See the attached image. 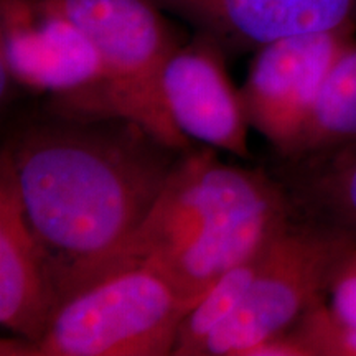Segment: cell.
<instances>
[{"mask_svg":"<svg viewBox=\"0 0 356 356\" xmlns=\"http://www.w3.org/2000/svg\"><path fill=\"white\" fill-rule=\"evenodd\" d=\"M186 152L127 115L51 102L8 129L0 163L12 173L60 307L118 273Z\"/></svg>","mask_w":356,"mask_h":356,"instance_id":"obj_1","label":"cell"},{"mask_svg":"<svg viewBox=\"0 0 356 356\" xmlns=\"http://www.w3.org/2000/svg\"><path fill=\"white\" fill-rule=\"evenodd\" d=\"M191 305L165 275L132 266L61 304L37 340L2 338V356H172Z\"/></svg>","mask_w":356,"mask_h":356,"instance_id":"obj_2","label":"cell"},{"mask_svg":"<svg viewBox=\"0 0 356 356\" xmlns=\"http://www.w3.org/2000/svg\"><path fill=\"white\" fill-rule=\"evenodd\" d=\"M73 25L104 70V108L152 129L178 149L193 142L178 131L162 96V70L180 47L155 0H37Z\"/></svg>","mask_w":356,"mask_h":356,"instance_id":"obj_3","label":"cell"},{"mask_svg":"<svg viewBox=\"0 0 356 356\" xmlns=\"http://www.w3.org/2000/svg\"><path fill=\"white\" fill-rule=\"evenodd\" d=\"M353 239L293 218L262 257L239 309L203 345L200 356H241L249 346L292 330L325 302L338 259Z\"/></svg>","mask_w":356,"mask_h":356,"instance_id":"obj_4","label":"cell"},{"mask_svg":"<svg viewBox=\"0 0 356 356\" xmlns=\"http://www.w3.org/2000/svg\"><path fill=\"white\" fill-rule=\"evenodd\" d=\"M211 210L202 236L160 270L193 307L215 280L264 251L296 213L286 190L264 165L211 163Z\"/></svg>","mask_w":356,"mask_h":356,"instance_id":"obj_5","label":"cell"},{"mask_svg":"<svg viewBox=\"0 0 356 356\" xmlns=\"http://www.w3.org/2000/svg\"><path fill=\"white\" fill-rule=\"evenodd\" d=\"M10 86L43 92L61 108L106 113L96 50L37 0H2V96Z\"/></svg>","mask_w":356,"mask_h":356,"instance_id":"obj_6","label":"cell"},{"mask_svg":"<svg viewBox=\"0 0 356 356\" xmlns=\"http://www.w3.org/2000/svg\"><path fill=\"white\" fill-rule=\"evenodd\" d=\"M356 25L275 40L257 48L239 89L249 126L286 155L309 124L335 61L355 42Z\"/></svg>","mask_w":356,"mask_h":356,"instance_id":"obj_7","label":"cell"},{"mask_svg":"<svg viewBox=\"0 0 356 356\" xmlns=\"http://www.w3.org/2000/svg\"><path fill=\"white\" fill-rule=\"evenodd\" d=\"M160 84L168 114L186 139L251 159L241 92L231 83L215 40L200 33L180 44L163 66Z\"/></svg>","mask_w":356,"mask_h":356,"instance_id":"obj_8","label":"cell"},{"mask_svg":"<svg viewBox=\"0 0 356 356\" xmlns=\"http://www.w3.org/2000/svg\"><path fill=\"white\" fill-rule=\"evenodd\" d=\"M225 50L356 25V0H155Z\"/></svg>","mask_w":356,"mask_h":356,"instance_id":"obj_9","label":"cell"},{"mask_svg":"<svg viewBox=\"0 0 356 356\" xmlns=\"http://www.w3.org/2000/svg\"><path fill=\"white\" fill-rule=\"evenodd\" d=\"M58 307L47 261L12 173L0 163V323L13 338L37 340Z\"/></svg>","mask_w":356,"mask_h":356,"instance_id":"obj_10","label":"cell"},{"mask_svg":"<svg viewBox=\"0 0 356 356\" xmlns=\"http://www.w3.org/2000/svg\"><path fill=\"white\" fill-rule=\"evenodd\" d=\"M216 152L207 145L193 147L180 159L119 270L149 266L160 273L202 236L211 210L210 172Z\"/></svg>","mask_w":356,"mask_h":356,"instance_id":"obj_11","label":"cell"},{"mask_svg":"<svg viewBox=\"0 0 356 356\" xmlns=\"http://www.w3.org/2000/svg\"><path fill=\"white\" fill-rule=\"evenodd\" d=\"M264 167L286 190L293 213L356 241V144L279 157Z\"/></svg>","mask_w":356,"mask_h":356,"instance_id":"obj_12","label":"cell"},{"mask_svg":"<svg viewBox=\"0 0 356 356\" xmlns=\"http://www.w3.org/2000/svg\"><path fill=\"white\" fill-rule=\"evenodd\" d=\"M353 144H356V40L341 53L328 73L300 139L291 152L279 157H299Z\"/></svg>","mask_w":356,"mask_h":356,"instance_id":"obj_13","label":"cell"},{"mask_svg":"<svg viewBox=\"0 0 356 356\" xmlns=\"http://www.w3.org/2000/svg\"><path fill=\"white\" fill-rule=\"evenodd\" d=\"M266 249L220 275L215 284L203 293L202 299L191 307L178 328L177 343L172 356H200L208 338L226 320H229L246 299L261 269Z\"/></svg>","mask_w":356,"mask_h":356,"instance_id":"obj_14","label":"cell"},{"mask_svg":"<svg viewBox=\"0 0 356 356\" xmlns=\"http://www.w3.org/2000/svg\"><path fill=\"white\" fill-rule=\"evenodd\" d=\"M292 332L305 345L309 356H356V327L338 322L320 302Z\"/></svg>","mask_w":356,"mask_h":356,"instance_id":"obj_15","label":"cell"},{"mask_svg":"<svg viewBox=\"0 0 356 356\" xmlns=\"http://www.w3.org/2000/svg\"><path fill=\"white\" fill-rule=\"evenodd\" d=\"M325 307L338 322L356 327V241L345 249L333 269Z\"/></svg>","mask_w":356,"mask_h":356,"instance_id":"obj_16","label":"cell"},{"mask_svg":"<svg viewBox=\"0 0 356 356\" xmlns=\"http://www.w3.org/2000/svg\"><path fill=\"white\" fill-rule=\"evenodd\" d=\"M241 356H309L305 345L292 330L249 346Z\"/></svg>","mask_w":356,"mask_h":356,"instance_id":"obj_17","label":"cell"}]
</instances>
